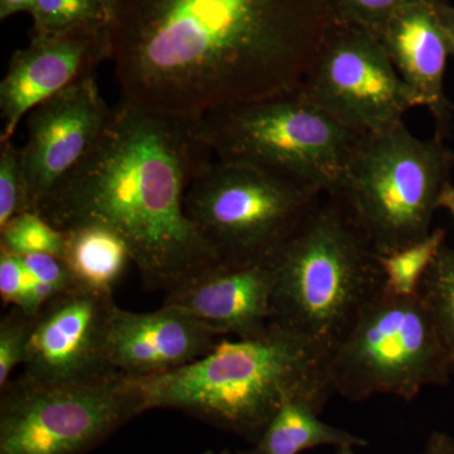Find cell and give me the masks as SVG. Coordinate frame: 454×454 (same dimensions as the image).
I'll use <instances>...</instances> for the list:
<instances>
[{"label":"cell","mask_w":454,"mask_h":454,"mask_svg":"<svg viewBox=\"0 0 454 454\" xmlns=\"http://www.w3.org/2000/svg\"><path fill=\"white\" fill-rule=\"evenodd\" d=\"M450 355L422 295L382 291L333 348L328 380L351 402L393 395L411 402L452 379Z\"/></svg>","instance_id":"52a82bcc"},{"label":"cell","mask_w":454,"mask_h":454,"mask_svg":"<svg viewBox=\"0 0 454 454\" xmlns=\"http://www.w3.org/2000/svg\"><path fill=\"white\" fill-rule=\"evenodd\" d=\"M413 97L437 122L442 138L452 116L444 92V74L450 47L434 0H406L372 32Z\"/></svg>","instance_id":"2e32d148"},{"label":"cell","mask_w":454,"mask_h":454,"mask_svg":"<svg viewBox=\"0 0 454 454\" xmlns=\"http://www.w3.org/2000/svg\"><path fill=\"white\" fill-rule=\"evenodd\" d=\"M65 234L37 212H25L0 227V249L17 255L52 254L62 256Z\"/></svg>","instance_id":"44dd1931"},{"label":"cell","mask_w":454,"mask_h":454,"mask_svg":"<svg viewBox=\"0 0 454 454\" xmlns=\"http://www.w3.org/2000/svg\"><path fill=\"white\" fill-rule=\"evenodd\" d=\"M214 160L201 116L153 112L121 98L94 149L35 212L62 232L112 230L145 288L168 293L220 264L184 205L188 187Z\"/></svg>","instance_id":"7a4b0ae2"},{"label":"cell","mask_w":454,"mask_h":454,"mask_svg":"<svg viewBox=\"0 0 454 454\" xmlns=\"http://www.w3.org/2000/svg\"><path fill=\"white\" fill-rule=\"evenodd\" d=\"M273 325L333 351L385 289L380 260L337 197L325 195L267 260Z\"/></svg>","instance_id":"277c9868"},{"label":"cell","mask_w":454,"mask_h":454,"mask_svg":"<svg viewBox=\"0 0 454 454\" xmlns=\"http://www.w3.org/2000/svg\"><path fill=\"white\" fill-rule=\"evenodd\" d=\"M325 193L279 173L215 160L188 187L187 216L221 264L267 262Z\"/></svg>","instance_id":"ba28073f"},{"label":"cell","mask_w":454,"mask_h":454,"mask_svg":"<svg viewBox=\"0 0 454 454\" xmlns=\"http://www.w3.org/2000/svg\"><path fill=\"white\" fill-rule=\"evenodd\" d=\"M331 349L271 325L253 339L220 340L195 363L133 379L146 408L173 409L255 443L280 406L294 396L327 404Z\"/></svg>","instance_id":"3957f363"},{"label":"cell","mask_w":454,"mask_h":454,"mask_svg":"<svg viewBox=\"0 0 454 454\" xmlns=\"http://www.w3.org/2000/svg\"><path fill=\"white\" fill-rule=\"evenodd\" d=\"M336 454H355L354 448H340Z\"/></svg>","instance_id":"836d02e7"},{"label":"cell","mask_w":454,"mask_h":454,"mask_svg":"<svg viewBox=\"0 0 454 454\" xmlns=\"http://www.w3.org/2000/svg\"><path fill=\"white\" fill-rule=\"evenodd\" d=\"M33 286L35 278L27 270L22 256L0 249V295L3 301L22 309Z\"/></svg>","instance_id":"484cf974"},{"label":"cell","mask_w":454,"mask_h":454,"mask_svg":"<svg viewBox=\"0 0 454 454\" xmlns=\"http://www.w3.org/2000/svg\"><path fill=\"white\" fill-rule=\"evenodd\" d=\"M333 0H119L109 23L122 98L202 116L300 89Z\"/></svg>","instance_id":"6da1fadb"},{"label":"cell","mask_w":454,"mask_h":454,"mask_svg":"<svg viewBox=\"0 0 454 454\" xmlns=\"http://www.w3.org/2000/svg\"><path fill=\"white\" fill-rule=\"evenodd\" d=\"M32 324L33 317L16 306L0 319V389L11 380L13 370L25 364Z\"/></svg>","instance_id":"cb8c5ba5"},{"label":"cell","mask_w":454,"mask_h":454,"mask_svg":"<svg viewBox=\"0 0 454 454\" xmlns=\"http://www.w3.org/2000/svg\"><path fill=\"white\" fill-rule=\"evenodd\" d=\"M419 294L446 346L454 376V249L442 247L424 274Z\"/></svg>","instance_id":"ffe728a7"},{"label":"cell","mask_w":454,"mask_h":454,"mask_svg":"<svg viewBox=\"0 0 454 454\" xmlns=\"http://www.w3.org/2000/svg\"><path fill=\"white\" fill-rule=\"evenodd\" d=\"M29 211L31 199L20 148L12 139L0 142V227L17 215Z\"/></svg>","instance_id":"603a6c76"},{"label":"cell","mask_w":454,"mask_h":454,"mask_svg":"<svg viewBox=\"0 0 454 454\" xmlns=\"http://www.w3.org/2000/svg\"><path fill=\"white\" fill-rule=\"evenodd\" d=\"M31 14L35 35L61 32L74 27L109 25L112 20L98 0H35Z\"/></svg>","instance_id":"7402d4cb"},{"label":"cell","mask_w":454,"mask_h":454,"mask_svg":"<svg viewBox=\"0 0 454 454\" xmlns=\"http://www.w3.org/2000/svg\"><path fill=\"white\" fill-rule=\"evenodd\" d=\"M20 256L35 282L49 284L59 294L80 286L61 256L52 254H28Z\"/></svg>","instance_id":"4316f807"},{"label":"cell","mask_w":454,"mask_h":454,"mask_svg":"<svg viewBox=\"0 0 454 454\" xmlns=\"http://www.w3.org/2000/svg\"><path fill=\"white\" fill-rule=\"evenodd\" d=\"M61 258L82 288L113 294L130 264V253L121 236L107 227L85 225L64 232Z\"/></svg>","instance_id":"ac0fdd59"},{"label":"cell","mask_w":454,"mask_h":454,"mask_svg":"<svg viewBox=\"0 0 454 454\" xmlns=\"http://www.w3.org/2000/svg\"><path fill=\"white\" fill-rule=\"evenodd\" d=\"M35 0H0V18L7 20L20 12L31 13Z\"/></svg>","instance_id":"f546056e"},{"label":"cell","mask_w":454,"mask_h":454,"mask_svg":"<svg viewBox=\"0 0 454 454\" xmlns=\"http://www.w3.org/2000/svg\"><path fill=\"white\" fill-rule=\"evenodd\" d=\"M298 91L360 136L396 127L417 107L376 35L334 20Z\"/></svg>","instance_id":"30bf717a"},{"label":"cell","mask_w":454,"mask_h":454,"mask_svg":"<svg viewBox=\"0 0 454 454\" xmlns=\"http://www.w3.org/2000/svg\"><path fill=\"white\" fill-rule=\"evenodd\" d=\"M325 404L309 396H294L280 406L258 441L238 454H301L322 446L366 447V439L324 422Z\"/></svg>","instance_id":"e0dca14e"},{"label":"cell","mask_w":454,"mask_h":454,"mask_svg":"<svg viewBox=\"0 0 454 454\" xmlns=\"http://www.w3.org/2000/svg\"><path fill=\"white\" fill-rule=\"evenodd\" d=\"M435 11H437L439 22L446 35L448 47H450V55L454 56V8L443 3L435 2Z\"/></svg>","instance_id":"83f0119b"},{"label":"cell","mask_w":454,"mask_h":454,"mask_svg":"<svg viewBox=\"0 0 454 454\" xmlns=\"http://www.w3.org/2000/svg\"><path fill=\"white\" fill-rule=\"evenodd\" d=\"M113 294L77 288L47 301L33 317L20 378L43 387H74L116 378L107 339Z\"/></svg>","instance_id":"8fae6325"},{"label":"cell","mask_w":454,"mask_h":454,"mask_svg":"<svg viewBox=\"0 0 454 454\" xmlns=\"http://www.w3.org/2000/svg\"><path fill=\"white\" fill-rule=\"evenodd\" d=\"M215 160L250 164L333 195L360 134L343 127L300 91L219 107L201 116Z\"/></svg>","instance_id":"8992f818"},{"label":"cell","mask_w":454,"mask_h":454,"mask_svg":"<svg viewBox=\"0 0 454 454\" xmlns=\"http://www.w3.org/2000/svg\"><path fill=\"white\" fill-rule=\"evenodd\" d=\"M202 454H231V452H230L229 450H227V448H223V450H205V452H203Z\"/></svg>","instance_id":"d6a6232c"},{"label":"cell","mask_w":454,"mask_h":454,"mask_svg":"<svg viewBox=\"0 0 454 454\" xmlns=\"http://www.w3.org/2000/svg\"><path fill=\"white\" fill-rule=\"evenodd\" d=\"M219 342V336L173 307L138 313L115 306L107 349L119 376L145 379L190 365Z\"/></svg>","instance_id":"9a60e30c"},{"label":"cell","mask_w":454,"mask_h":454,"mask_svg":"<svg viewBox=\"0 0 454 454\" xmlns=\"http://www.w3.org/2000/svg\"><path fill=\"white\" fill-rule=\"evenodd\" d=\"M112 112L94 74L28 114L20 154L33 212L88 157L103 136Z\"/></svg>","instance_id":"7c38bea8"},{"label":"cell","mask_w":454,"mask_h":454,"mask_svg":"<svg viewBox=\"0 0 454 454\" xmlns=\"http://www.w3.org/2000/svg\"><path fill=\"white\" fill-rule=\"evenodd\" d=\"M439 208H444L454 217V186L452 184H447L439 200Z\"/></svg>","instance_id":"4dcf8cb0"},{"label":"cell","mask_w":454,"mask_h":454,"mask_svg":"<svg viewBox=\"0 0 454 454\" xmlns=\"http://www.w3.org/2000/svg\"><path fill=\"white\" fill-rule=\"evenodd\" d=\"M106 59H112L109 25L35 35L26 49L12 57L0 83V142L13 138L35 107L94 74Z\"/></svg>","instance_id":"4fadbf2b"},{"label":"cell","mask_w":454,"mask_h":454,"mask_svg":"<svg viewBox=\"0 0 454 454\" xmlns=\"http://www.w3.org/2000/svg\"><path fill=\"white\" fill-rule=\"evenodd\" d=\"M103 8L106 9L107 14L110 16V20H112L114 16V12H115L116 7H118L119 0H98ZM112 22V20H110Z\"/></svg>","instance_id":"1f68e13d"},{"label":"cell","mask_w":454,"mask_h":454,"mask_svg":"<svg viewBox=\"0 0 454 454\" xmlns=\"http://www.w3.org/2000/svg\"><path fill=\"white\" fill-rule=\"evenodd\" d=\"M274 277L268 262L217 264L167 293L163 306L195 319L216 336L253 339L273 325Z\"/></svg>","instance_id":"5bb4252c"},{"label":"cell","mask_w":454,"mask_h":454,"mask_svg":"<svg viewBox=\"0 0 454 454\" xmlns=\"http://www.w3.org/2000/svg\"><path fill=\"white\" fill-rule=\"evenodd\" d=\"M145 411L133 379L43 387L17 378L0 389V454H88Z\"/></svg>","instance_id":"9c48e42d"},{"label":"cell","mask_w":454,"mask_h":454,"mask_svg":"<svg viewBox=\"0 0 454 454\" xmlns=\"http://www.w3.org/2000/svg\"><path fill=\"white\" fill-rule=\"evenodd\" d=\"M454 166L442 138L423 140L404 122L361 137L337 197L379 256L423 240Z\"/></svg>","instance_id":"5b68a950"},{"label":"cell","mask_w":454,"mask_h":454,"mask_svg":"<svg viewBox=\"0 0 454 454\" xmlns=\"http://www.w3.org/2000/svg\"><path fill=\"white\" fill-rule=\"evenodd\" d=\"M406 0H336L333 20L373 32Z\"/></svg>","instance_id":"d4e9b609"},{"label":"cell","mask_w":454,"mask_h":454,"mask_svg":"<svg viewBox=\"0 0 454 454\" xmlns=\"http://www.w3.org/2000/svg\"><path fill=\"white\" fill-rule=\"evenodd\" d=\"M444 240L446 231L435 229L418 243L389 255L379 256L385 278V291L403 297L418 294L424 274L444 247Z\"/></svg>","instance_id":"d6986e66"},{"label":"cell","mask_w":454,"mask_h":454,"mask_svg":"<svg viewBox=\"0 0 454 454\" xmlns=\"http://www.w3.org/2000/svg\"><path fill=\"white\" fill-rule=\"evenodd\" d=\"M420 454H454V437L446 433H432Z\"/></svg>","instance_id":"f1b7e54d"}]
</instances>
